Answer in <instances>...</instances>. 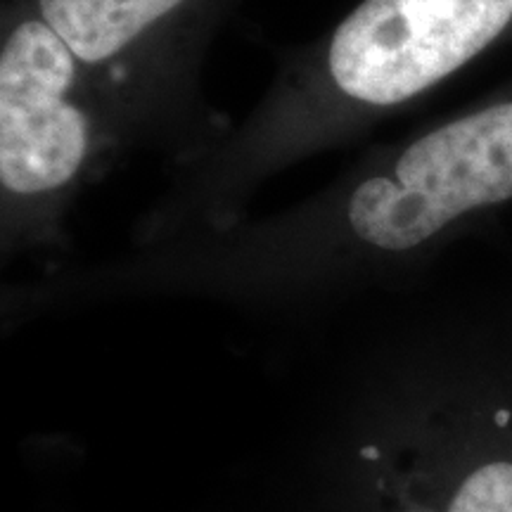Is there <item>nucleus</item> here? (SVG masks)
<instances>
[{"instance_id": "obj_1", "label": "nucleus", "mask_w": 512, "mask_h": 512, "mask_svg": "<svg viewBox=\"0 0 512 512\" xmlns=\"http://www.w3.org/2000/svg\"><path fill=\"white\" fill-rule=\"evenodd\" d=\"M512 200V102L434 128L380 169L245 238L228 242L242 285L332 273L401 254L470 211Z\"/></svg>"}, {"instance_id": "obj_2", "label": "nucleus", "mask_w": 512, "mask_h": 512, "mask_svg": "<svg viewBox=\"0 0 512 512\" xmlns=\"http://www.w3.org/2000/svg\"><path fill=\"white\" fill-rule=\"evenodd\" d=\"M512 22V0H361L233 145L230 174L275 166L458 72Z\"/></svg>"}, {"instance_id": "obj_3", "label": "nucleus", "mask_w": 512, "mask_h": 512, "mask_svg": "<svg viewBox=\"0 0 512 512\" xmlns=\"http://www.w3.org/2000/svg\"><path fill=\"white\" fill-rule=\"evenodd\" d=\"M91 74L31 8L8 19L0 48V190L5 245L60 226L102 143Z\"/></svg>"}, {"instance_id": "obj_4", "label": "nucleus", "mask_w": 512, "mask_h": 512, "mask_svg": "<svg viewBox=\"0 0 512 512\" xmlns=\"http://www.w3.org/2000/svg\"><path fill=\"white\" fill-rule=\"evenodd\" d=\"M200 0H31L88 74L143 60Z\"/></svg>"}, {"instance_id": "obj_5", "label": "nucleus", "mask_w": 512, "mask_h": 512, "mask_svg": "<svg viewBox=\"0 0 512 512\" xmlns=\"http://www.w3.org/2000/svg\"><path fill=\"white\" fill-rule=\"evenodd\" d=\"M389 512H434L406 503ZM441 512H512V460L494 458L465 472Z\"/></svg>"}]
</instances>
